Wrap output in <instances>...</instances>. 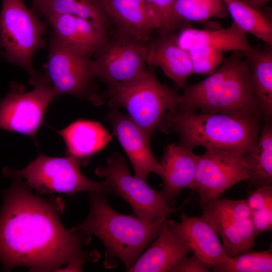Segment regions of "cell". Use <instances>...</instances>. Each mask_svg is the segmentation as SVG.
Segmentation results:
<instances>
[{"label":"cell","mask_w":272,"mask_h":272,"mask_svg":"<svg viewBox=\"0 0 272 272\" xmlns=\"http://www.w3.org/2000/svg\"><path fill=\"white\" fill-rule=\"evenodd\" d=\"M12 184L2 190L0 211V261L5 271L24 266L33 271H81L87 261L100 258L86 251L91 234L60 221L64 204L58 197L34 194L23 180L11 177Z\"/></svg>","instance_id":"obj_1"},{"label":"cell","mask_w":272,"mask_h":272,"mask_svg":"<svg viewBox=\"0 0 272 272\" xmlns=\"http://www.w3.org/2000/svg\"><path fill=\"white\" fill-rule=\"evenodd\" d=\"M262 120L254 116L177 109L166 113L159 129L176 133L178 144L190 150L203 147L244 155L254 148Z\"/></svg>","instance_id":"obj_2"},{"label":"cell","mask_w":272,"mask_h":272,"mask_svg":"<svg viewBox=\"0 0 272 272\" xmlns=\"http://www.w3.org/2000/svg\"><path fill=\"white\" fill-rule=\"evenodd\" d=\"M90 212L87 218L76 227L98 237L105 248L104 266L108 269L118 264L119 258L127 271L142 251L158 236L166 218L145 222L135 216L114 211L105 194L90 192Z\"/></svg>","instance_id":"obj_3"},{"label":"cell","mask_w":272,"mask_h":272,"mask_svg":"<svg viewBox=\"0 0 272 272\" xmlns=\"http://www.w3.org/2000/svg\"><path fill=\"white\" fill-rule=\"evenodd\" d=\"M183 90L177 109L263 119L251 88L248 64L241 51H233L206 79L186 84Z\"/></svg>","instance_id":"obj_4"},{"label":"cell","mask_w":272,"mask_h":272,"mask_svg":"<svg viewBox=\"0 0 272 272\" xmlns=\"http://www.w3.org/2000/svg\"><path fill=\"white\" fill-rule=\"evenodd\" d=\"M100 95L104 103L108 98L124 107L150 140L166 113L177 109L180 98L176 91L159 81L152 66L129 81L107 88Z\"/></svg>","instance_id":"obj_5"},{"label":"cell","mask_w":272,"mask_h":272,"mask_svg":"<svg viewBox=\"0 0 272 272\" xmlns=\"http://www.w3.org/2000/svg\"><path fill=\"white\" fill-rule=\"evenodd\" d=\"M81 165L78 160L68 156L52 157L39 153L25 168L17 170L5 167L3 173L6 178H20L30 189L40 194L57 193L72 196L82 191L111 193L105 180L96 182L84 176Z\"/></svg>","instance_id":"obj_6"},{"label":"cell","mask_w":272,"mask_h":272,"mask_svg":"<svg viewBox=\"0 0 272 272\" xmlns=\"http://www.w3.org/2000/svg\"><path fill=\"white\" fill-rule=\"evenodd\" d=\"M46 25L37 19L23 0H3L0 13V54L25 70L30 83L39 73L33 69L35 53L46 45Z\"/></svg>","instance_id":"obj_7"},{"label":"cell","mask_w":272,"mask_h":272,"mask_svg":"<svg viewBox=\"0 0 272 272\" xmlns=\"http://www.w3.org/2000/svg\"><path fill=\"white\" fill-rule=\"evenodd\" d=\"M45 68L55 97L68 94L96 105L104 103L94 82L97 75L93 60L65 44L54 34Z\"/></svg>","instance_id":"obj_8"},{"label":"cell","mask_w":272,"mask_h":272,"mask_svg":"<svg viewBox=\"0 0 272 272\" xmlns=\"http://www.w3.org/2000/svg\"><path fill=\"white\" fill-rule=\"evenodd\" d=\"M95 173L104 177L111 193L125 200L135 216L145 222L167 219L179 209L168 205L160 192L151 187L146 180L131 175L124 158L117 153L112 154L107 165L97 168Z\"/></svg>","instance_id":"obj_9"},{"label":"cell","mask_w":272,"mask_h":272,"mask_svg":"<svg viewBox=\"0 0 272 272\" xmlns=\"http://www.w3.org/2000/svg\"><path fill=\"white\" fill-rule=\"evenodd\" d=\"M33 90L13 82L9 92L0 100V129L13 131L35 139L44 113L56 97L45 73L39 74L31 83Z\"/></svg>","instance_id":"obj_10"},{"label":"cell","mask_w":272,"mask_h":272,"mask_svg":"<svg viewBox=\"0 0 272 272\" xmlns=\"http://www.w3.org/2000/svg\"><path fill=\"white\" fill-rule=\"evenodd\" d=\"M147 43L113 31L94 54L97 77L110 88L144 73Z\"/></svg>","instance_id":"obj_11"},{"label":"cell","mask_w":272,"mask_h":272,"mask_svg":"<svg viewBox=\"0 0 272 272\" xmlns=\"http://www.w3.org/2000/svg\"><path fill=\"white\" fill-rule=\"evenodd\" d=\"M201 206V216L221 237L229 256L252 249L257 236L245 199L219 197Z\"/></svg>","instance_id":"obj_12"},{"label":"cell","mask_w":272,"mask_h":272,"mask_svg":"<svg viewBox=\"0 0 272 272\" xmlns=\"http://www.w3.org/2000/svg\"><path fill=\"white\" fill-rule=\"evenodd\" d=\"M250 170L244 155L206 148L199 158L190 189L201 205L220 197L237 183L248 179Z\"/></svg>","instance_id":"obj_13"},{"label":"cell","mask_w":272,"mask_h":272,"mask_svg":"<svg viewBox=\"0 0 272 272\" xmlns=\"http://www.w3.org/2000/svg\"><path fill=\"white\" fill-rule=\"evenodd\" d=\"M110 104L107 118L133 166L135 176L145 180L150 173L160 176L163 169L151 150V140L128 116L119 111L117 104L111 101Z\"/></svg>","instance_id":"obj_14"},{"label":"cell","mask_w":272,"mask_h":272,"mask_svg":"<svg viewBox=\"0 0 272 272\" xmlns=\"http://www.w3.org/2000/svg\"><path fill=\"white\" fill-rule=\"evenodd\" d=\"M180 221L166 219L172 233L189 247L210 268L223 262L229 256L218 234L201 216L190 217L183 213Z\"/></svg>","instance_id":"obj_15"},{"label":"cell","mask_w":272,"mask_h":272,"mask_svg":"<svg viewBox=\"0 0 272 272\" xmlns=\"http://www.w3.org/2000/svg\"><path fill=\"white\" fill-rule=\"evenodd\" d=\"M114 31L141 42L156 30L146 0H99Z\"/></svg>","instance_id":"obj_16"},{"label":"cell","mask_w":272,"mask_h":272,"mask_svg":"<svg viewBox=\"0 0 272 272\" xmlns=\"http://www.w3.org/2000/svg\"><path fill=\"white\" fill-rule=\"evenodd\" d=\"M199 156L178 144H171L165 148L160 162L163 184L160 193L168 205L172 204L184 189L190 188Z\"/></svg>","instance_id":"obj_17"},{"label":"cell","mask_w":272,"mask_h":272,"mask_svg":"<svg viewBox=\"0 0 272 272\" xmlns=\"http://www.w3.org/2000/svg\"><path fill=\"white\" fill-rule=\"evenodd\" d=\"M146 60L149 66L160 67L179 88L183 89L193 74L189 54L179 45L173 33L149 40Z\"/></svg>","instance_id":"obj_18"},{"label":"cell","mask_w":272,"mask_h":272,"mask_svg":"<svg viewBox=\"0 0 272 272\" xmlns=\"http://www.w3.org/2000/svg\"><path fill=\"white\" fill-rule=\"evenodd\" d=\"M46 19L52 26L53 34L59 40L90 58L110 35L97 28L90 21L76 16L61 14Z\"/></svg>","instance_id":"obj_19"},{"label":"cell","mask_w":272,"mask_h":272,"mask_svg":"<svg viewBox=\"0 0 272 272\" xmlns=\"http://www.w3.org/2000/svg\"><path fill=\"white\" fill-rule=\"evenodd\" d=\"M190 252L189 247L172 233L165 220L158 236L144 253L139 256L128 271H170Z\"/></svg>","instance_id":"obj_20"},{"label":"cell","mask_w":272,"mask_h":272,"mask_svg":"<svg viewBox=\"0 0 272 272\" xmlns=\"http://www.w3.org/2000/svg\"><path fill=\"white\" fill-rule=\"evenodd\" d=\"M57 131L65 142L66 156L77 159L81 165L87 164L112 138L100 123L87 119H78Z\"/></svg>","instance_id":"obj_21"},{"label":"cell","mask_w":272,"mask_h":272,"mask_svg":"<svg viewBox=\"0 0 272 272\" xmlns=\"http://www.w3.org/2000/svg\"><path fill=\"white\" fill-rule=\"evenodd\" d=\"M177 41L179 45L186 50L197 44L209 45L223 52L239 51L244 54L252 48L247 34L233 22L226 28L216 27L199 29L185 27L177 36Z\"/></svg>","instance_id":"obj_22"},{"label":"cell","mask_w":272,"mask_h":272,"mask_svg":"<svg viewBox=\"0 0 272 272\" xmlns=\"http://www.w3.org/2000/svg\"><path fill=\"white\" fill-rule=\"evenodd\" d=\"M251 88L263 119L272 117V46L252 47L244 54Z\"/></svg>","instance_id":"obj_23"},{"label":"cell","mask_w":272,"mask_h":272,"mask_svg":"<svg viewBox=\"0 0 272 272\" xmlns=\"http://www.w3.org/2000/svg\"><path fill=\"white\" fill-rule=\"evenodd\" d=\"M228 13L235 23L246 34L249 33L272 46V18L262 8L248 0H224Z\"/></svg>","instance_id":"obj_24"},{"label":"cell","mask_w":272,"mask_h":272,"mask_svg":"<svg viewBox=\"0 0 272 272\" xmlns=\"http://www.w3.org/2000/svg\"><path fill=\"white\" fill-rule=\"evenodd\" d=\"M263 120L254 148L244 155L250 170L246 181L254 189L272 185L271 119Z\"/></svg>","instance_id":"obj_25"},{"label":"cell","mask_w":272,"mask_h":272,"mask_svg":"<svg viewBox=\"0 0 272 272\" xmlns=\"http://www.w3.org/2000/svg\"><path fill=\"white\" fill-rule=\"evenodd\" d=\"M66 14L86 19L110 34L112 26L99 0H46L37 17Z\"/></svg>","instance_id":"obj_26"},{"label":"cell","mask_w":272,"mask_h":272,"mask_svg":"<svg viewBox=\"0 0 272 272\" xmlns=\"http://www.w3.org/2000/svg\"><path fill=\"white\" fill-rule=\"evenodd\" d=\"M173 13L177 22L206 23L212 18H223L228 14L224 0H174Z\"/></svg>","instance_id":"obj_27"},{"label":"cell","mask_w":272,"mask_h":272,"mask_svg":"<svg viewBox=\"0 0 272 272\" xmlns=\"http://www.w3.org/2000/svg\"><path fill=\"white\" fill-rule=\"evenodd\" d=\"M212 269L215 272H271V247L265 250H250L229 256Z\"/></svg>","instance_id":"obj_28"},{"label":"cell","mask_w":272,"mask_h":272,"mask_svg":"<svg viewBox=\"0 0 272 272\" xmlns=\"http://www.w3.org/2000/svg\"><path fill=\"white\" fill-rule=\"evenodd\" d=\"M256 236L272 229V185L255 189L245 199Z\"/></svg>","instance_id":"obj_29"},{"label":"cell","mask_w":272,"mask_h":272,"mask_svg":"<svg viewBox=\"0 0 272 272\" xmlns=\"http://www.w3.org/2000/svg\"><path fill=\"white\" fill-rule=\"evenodd\" d=\"M187 51L190 56L193 74L210 75L219 67L225 59L222 50L207 44H195Z\"/></svg>","instance_id":"obj_30"},{"label":"cell","mask_w":272,"mask_h":272,"mask_svg":"<svg viewBox=\"0 0 272 272\" xmlns=\"http://www.w3.org/2000/svg\"><path fill=\"white\" fill-rule=\"evenodd\" d=\"M150 10L156 30L159 36L173 33L180 25L173 13L174 0H146Z\"/></svg>","instance_id":"obj_31"},{"label":"cell","mask_w":272,"mask_h":272,"mask_svg":"<svg viewBox=\"0 0 272 272\" xmlns=\"http://www.w3.org/2000/svg\"><path fill=\"white\" fill-rule=\"evenodd\" d=\"M210 269L194 253L182 258L170 270L171 272H209Z\"/></svg>","instance_id":"obj_32"},{"label":"cell","mask_w":272,"mask_h":272,"mask_svg":"<svg viewBox=\"0 0 272 272\" xmlns=\"http://www.w3.org/2000/svg\"><path fill=\"white\" fill-rule=\"evenodd\" d=\"M46 0H32V11L36 13V16L38 15Z\"/></svg>","instance_id":"obj_33"},{"label":"cell","mask_w":272,"mask_h":272,"mask_svg":"<svg viewBox=\"0 0 272 272\" xmlns=\"http://www.w3.org/2000/svg\"><path fill=\"white\" fill-rule=\"evenodd\" d=\"M253 5L262 8L270 0H248Z\"/></svg>","instance_id":"obj_34"}]
</instances>
